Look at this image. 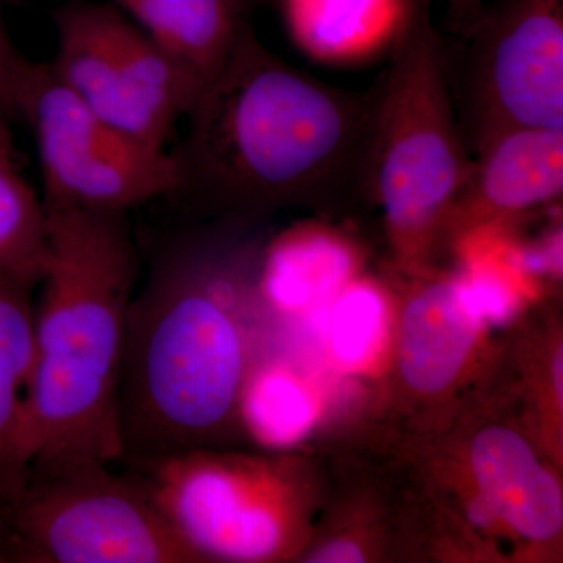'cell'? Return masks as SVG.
<instances>
[{
	"mask_svg": "<svg viewBox=\"0 0 563 563\" xmlns=\"http://www.w3.org/2000/svg\"><path fill=\"white\" fill-rule=\"evenodd\" d=\"M262 222L198 220L162 244L129 310L120 462L222 448L257 354Z\"/></svg>",
	"mask_w": 563,
	"mask_h": 563,
	"instance_id": "cell-1",
	"label": "cell"
},
{
	"mask_svg": "<svg viewBox=\"0 0 563 563\" xmlns=\"http://www.w3.org/2000/svg\"><path fill=\"white\" fill-rule=\"evenodd\" d=\"M379 96V79L351 91L296 69L247 25L185 117L169 198L196 220L342 209L368 196Z\"/></svg>",
	"mask_w": 563,
	"mask_h": 563,
	"instance_id": "cell-2",
	"label": "cell"
},
{
	"mask_svg": "<svg viewBox=\"0 0 563 563\" xmlns=\"http://www.w3.org/2000/svg\"><path fill=\"white\" fill-rule=\"evenodd\" d=\"M47 255L33 302L32 463L120 462L118 396L139 252L129 213L44 209Z\"/></svg>",
	"mask_w": 563,
	"mask_h": 563,
	"instance_id": "cell-3",
	"label": "cell"
},
{
	"mask_svg": "<svg viewBox=\"0 0 563 563\" xmlns=\"http://www.w3.org/2000/svg\"><path fill=\"white\" fill-rule=\"evenodd\" d=\"M432 0H406L379 76L368 195L404 268L418 269L443 242L444 225L472 172L455 117L443 36Z\"/></svg>",
	"mask_w": 563,
	"mask_h": 563,
	"instance_id": "cell-4",
	"label": "cell"
},
{
	"mask_svg": "<svg viewBox=\"0 0 563 563\" xmlns=\"http://www.w3.org/2000/svg\"><path fill=\"white\" fill-rule=\"evenodd\" d=\"M124 463L198 563L295 554L302 520L295 462L207 448Z\"/></svg>",
	"mask_w": 563,
	"mask_h": 563,
	"instance_id": "cell-5",
	"label": "cell"
},
{
	"mask_svg": "<svg viewBox=\"0 0 563 563\" xmlns=\"http://www.w3.org/2000/svg\"><path fill=\"white\" fill-rule=\"evenodd\" d=\"M110 465L32 463L9 507L21 563H198L139 481Z\"/></svg>",
	"mask_w": 563,
	"mask_h": 563,
	"instance_id": "cell-6",
	"label": "cell"
},
{
	"mask_svg": "<svg viewBox=\"0 0 563 563\" xmlns=\"http://www.w3.org/2000/svg\"><path fill=\"white\" fill-rule=\"evenodd\" d=\"M443 55L472 157L512 129L563 131V0H488Z\"/></svg>",
	"mask_w": 563,
	"mask_h": 563,
	"instance_id": "cell-7",
	"label": "cell"
},
{
	"mask_svg": "<svg viewBox=\"0 0 563 563\" xmlns=\"http://www.w3.org/2000/svg\"><path fill=\"white\" fill-rule=\"evenodd\" d=\"M54 76L121 131L166 147L201 84L111 2L66 3L54 13Z\"/></svg>",
	"mask_w": 563,
	"mask_h": 563,
	"instance_id": "cell-8",
	"label": "cell"
},
{
	"mask_svg": "<svg viewBox=\"0 0 563 563\" xmlns=\"http://www.w3.org/2000/svg\"><path fill=\"white\" fill-rule=\"evenodd\" d=\"M38 155L44 209L129 213L169 198L176 168L166 147L121 131L35 63L21 107Z\"/></svg>",
	"mask_w": 563,
	"mask_h": 563,
	"instance_id": "cell-9",
	"label": "cell"
},
{
	"mask_svg": "<svg viewBox=\"0 0 563 563\" xmlns=\"http://www.w3.org/2000/svg\"><path fill=\"white\" fill-rule=\"evenodd\" d=\"M562 191L563 131L521 128L499 133L474 155L443 240L558 201Z\"/></svg>",
	"mask_w": 563,
	"mask_h": 563,
	"instance_id": "cell-10",
	"label": "cell"
},
{
	"mask_svg": "<svg viewBox=\"0 0 563 563\" xmlns=\"http://www.w3.org/2000/svg\"><path fill=\"white\" fill-rule=\"evenodd\" d=\"M468 466L481 501L510 531L537 544L561 537V483L520 432L485 426L470 443Z\"/></svg>",
	"mask_w": 563,
	"mask_h": 563,
	"instance_id": "cell-11",
	"label": "cell"
},
{
	"mask_svg": "<svg viewBox=\"0 0 563 563\" xmlns=\"http://www.w3.org/2000/svg\"><path fill=\"white\" fill-rule=\"evenodd\" d=\"M485 329L459 298L454 277L421 284L399 321V379L410 395L437 398L457 384Z\"/></svg>",
	"mask_w": 563,
	"mask_h": 563,
	"instance_id": "cell-12",
	"label": "cell"
},
{
	"mask_svg": "<svg viewBox=\"0 0 563 563\" xmlns=\"http://www.w3.org/2000/svg\"><path fill=\"white\" fill-rule=\"evenodd\" d=\"M361 255L342 233L303 224L266 242L261 290L269 312H317L355 279Z\"/></svg>",
	"mask_w": 563,
	"mask_h": 563,
	"instance_id": "cell-13",
	"label": "cell"
},
{
	"mask_svg": "<svg viewBox=\"0 0 563 563\" xmlns=\"http://www.w3.org/2000/svg\"><path fill=\"white\" fill-rule=\"evenodd\" d=\"M181 68L207 84L247 27L250 0H110Z\"/></svg>",
	"mask_w": 563,
	"mask_h": 563,
	"instance_id": "cell-14",
	"label": "cell"
},
{
	"mask_svg": "<svg viewBox=\"0 0 563 563\" xmlns=\"http://www.w3.org/2000/svg\"><path fill=\"white\" fill-rule=\"evenodd\" d=\"M33 288L0 285V507L20 498L31 474L27 399L33 363Z\"/></svg>",
	"mask_w": 563,
	"mask_h": 563,
	"instance_id": "cell-15",
	"label": "cell"
},
{
	"mask_svg": "<svg viewBox=\"0 0 563 563\" xmlns=\"http://www.w3.org/2000/svg\"><path fill=\"white\" fill-rule=\"evenodd\" d=\"M292 40L318 58H351L390 44L406 0H279Z\"/></svg>",
	"mask_w": 563,
	"mask_h": 563,
	"instance_id": "cell-16",
	"label": "cell"
},
{
	"mask_svg": "<svg viewBox=\"0 0 563 563\" xmlns=\"http://www.w3.org/2000/svg\"><path fill=\"white\" fill-rule=\"evenodd\" d=\"M47 255L43 202L18 168L14 154L0 151V285L35 290Z\"/></svg>",
	"mask_w": 563,
	"mask_h": 563,
	"instance_id": "cell-17",
	"label": "cell"
},
{
	"mask_svg": "<svg viewBox=\"0 0 563 563\" xmlns=\"http://www.w3.org/2000/svg\"><path fill=\"white\" fill-rule=\"evenodd\" d=\"M240 415L257 440L284 448L301 442L312 431L320 407L309 388L288 369L255 365L244 385Z\"/></svg>",
	"mask_w": 563,
	"mask_h": 563,
	"instance_id": "cell-18",
	"label": "cell"
},
{
	"mask_svg": "<svg viewBox=\"0 0 563 563\" xmlns=\"http://www.w3.org/2000/svg\"><path fill=\"white\" fill-rule=\"evenodd\" d=\"M388 306L373 280L350 282L322 310L321 335L343 369L365 368L383 347Z\"/></svg>",
	"mask_w": 563,
	"mask_h": 563,
	"instance_id": "cell-19",
	"label": "cell"
},
{
	"mask_svg": "<svg viewBox=\"0 0 563 563\" xmlns=\"http://www.w3.org/2000/svg\"><path fill=\"white\" fill-rule=\"evenodd\" d=\"M520 277L523 276L514 268L507 254L504 263L468 257L454 282L465 309L487 329L512 320L520 310Z\"/></svg>",
	"mask_w": 563,
	"mask_h": 563,
	"instance_id": "cell-20",
	"label": "cell"
},
{
	"mask_svg": "<svg viewBox=\"0 0 563 563\" xmlns=\"http://www.w3.org/2000/svg\"><path fill=\"white\" fill-rule=\"evenodd\" d=\"M35 62L11 41L0 13V151L14 154L13 128L22 124L21 107Z\"/></svg>",
	"mask_w": 563,
	"mask_h": 563,
	"instance_id": "cell-21",
	"label": "cell"
},
{
	"mask_svg": "<svg viewBox=\"0 0 563 563\" xmlns=\"http://www.w3.org/2000/svg\"><path fill=\"white\" fill-rule=\"evenodd\" d=\"M302 558L303 562L351 563L365 562L368 553L363 550L357 540L342 537V539L331 540V542L321 544V547H314Z\"/></svg>",
	"mask_w": 563,
	"mask_h": 563,
	"instance_id": "cell-22",
	"label": "cell"
},
{
	"mask_svg": "<svg viewBox=\"0 0 563 563\" xmlns=\"http://www.w3.org/2000/svg\"><path fill=\"white\" fill-rule=\"evenodd\" d=\"M444 2H446V31L453 38H461L472 31L488 0H444Z\"/></svg>",
	"mask_w": 563,
	"mask_h": 563,
	"instance_id": "cell-23",
	"label": "cell"
},
{
	"mask_svg": "<svg viewBox=\"0 0 563 563\" xmlns=\"http://www.w3.org/2000/svg\"><path fill=\"white\" fill-rule=\"evenodd\" d=\"M0 563H21L20 543L5 507H0Z\"/></svg>",
	"mask_w": 563,
	"mask_h": 563,
	"instance_id": "cell-24",
	"label": "cell"
},
{
	"mask_svg": "<svg viewBox=\"0 0 563 563\" xmlns=\"http://www.w3.org/2000/svg\"><path fill=\"white\" fill-rule=\"evenodd\" d=\"M250 2L255 7L258 2H262V0H250Z\"/></svg>",
	"mask_w": 563,
	"mask_h": 563,
	"instance_id": "cell-25",
	"label": "cell"
}]
</instances>
